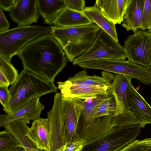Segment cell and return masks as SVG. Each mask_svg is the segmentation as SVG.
Returning a JSON list of instances; mask_svg holds the SVG:
<instances>
[{"label": "cell", "instance_id": "7", "mask_svg": "<svg viewBox=\"0 0 151 151\" xmlns=\"http://www.w3.org/2000/svg\"><path fill=\"white\" fill-rule=\"evenodd\" d=\"M132 79L124 75L115 74L108 90L116 102V111L113 116L115 125H138L129 109L127 99L128 87Z\"/></svg>", "mask_w": 151, "mask_h": 151}, {"label": "cell", "instance_id": "37", "mask_svg": "<svg viewBox=\"0 0 151 151\" xmlns=\"http://www.w3.org/2000/svg\"><path fill=\"white\" fill-rule=\"evenodd\" d=\"M93 98H90L83 100V101L86 103H91L93 101Z\"/></svg>", "mask_w": 151, "mask_h": 151}, {"label": "cell", "instance_id": "28", "mask_svg": "<svg viewBox=\"0 0 151 151\" xmlns=\"http://www.w3.org/2000/svg\"><path fill=\"white\" fill-rule=\"evenodd\" d=\"M119 151H151V138L136 139Z\"/></svg>", "mask_w": 151, "mask_h": 151}, {"label": "cell", "instance_id": "6", "mask_svg": "<svg viewBox=\"0 0 151 151\" xmlns=\"http://www.w3.org/2000/svg\"><path fill=\"white\" fill-rule=\"evenodd\" d=\"M141 128L139 125L115 126L105 136L85 144L81 151H119L136 140Z\"/></svg>", "mask_w": 151, "mask_h": 151}, {"label": "cell", "instance_id": "10", "mask_svg": "<svg viewBox=\"0 0 151 151\" xmlns=\"http://www.w3.org/2000/svg\"><path fill=\"white\" fill-rule=\"evenodd\" d=\"M84 105L83 100L80 99L62 97L61 112L65 144L69 143L77 138V127Z\"/></svg>", "mask_w": 151, "mask_h": 151}, {"label": "cell", "instance_id": "20", "mask_svg": "<svg viewBox=\"0 0 151 151\" xmlns=\"http://www.w3.org/2000/svg\"><path fill=\"white\" fill-rule=\"evenodd\" d=\"M83 12L91 22L117 42H119L115 24L105 17L95 5L86 7Z\"/></svg>", "mask_w": 151, "mask_h": 151}, {"label": "cell", "instance_id": "17", "mask_svg": "<svg viewBox=\"0 0 151 151\" xmlns=\"http://www.w3.org/2000/svg\"><path fill=\"white\" fill-rule=\"evenodd\" d=\"M129 0H96L94 5L101 10L104 16L115 24H120Z\"/></svg>", "mask_w": 151, "mask_h": 151}, {"label": "cell", "instance_id": "29", "mask_svg": "<svg viewBox=\"0 0 151 151\" xmlns=\"http://www.w3.org/2000/svg\"><path fill=\"white\" fill-rule=\"evenodd\" d=\"M151 33V0H145L140 29Z\"/></svg>", "mask_w": 151, "mask_h": 151}, {"label": "cell", "instance_id": "19", "mask_svg": "<svg viewBox=\"0 0 151 151\" xmlns=\"http://www.w3.org/2000/svg\"><path fill=\"white\" fill-rule=\"evenodd\" d=\"M39 13L45 24L50 25L66 8V0H37Z\"/></svg>", "mask_w": 151, "mask_h": 151}, {"label": "cell", "instance_id": "21", "mask_svg": "<svg viewBox=\"0 0 151 151\" xmlns=\"http://www.w3.org/2000/svg\"><path fill=\"white\" fill-rule=\"evenodd\" d=\"M91 21L83 12L76 11L65 8L53 21L54 26L71 27L91 24Z\"/></svg>", "mask_w": 151, "mask_h": 151}, {"label": "cell", "instance_id": "11", "mask_svg": "<svg viewBox=\"0 0 151 151\" xmlns=\"http://www.w3.org/2000/svg\"><path fill=\"white\" fill-rule=\"evenodd\" d=\"M57 83L62 97L78 98L82 100L90 98L94 99L99 95H107L110 87L73 83L68 80Z\"/></svg>", "mask_w": 151, "mask_h": 151}, {"label": "cell", "instance_id": "4", "mask_svg": "<svg viewBox=\"0 0 151 151\" xmlns=\"http://www.w3.org/2000/svg\"><path fill=\"white\" fill-rule=\"evenodd\" d=\"M52 26H18L0 33V55L11 62L28 43L45 34L50 33Z\"/></svg>", "mask_w": 151, "mask_h": 151}, {"label": "cell", "instance_id": "3", "mask_svg": "<svg viewBox=\"0 0 151 151\" xmlns=\"http://www.w3.org/2000/svg\"><path fill=\"white\" fill-rule=\"evenodd\" d=\"M58 88L23 68L9 89L10 99L9 114L14 113L32 100L56 92Z\"/></svg>", "mask_w": 151, "mask_h": 151}, {"label": "cell", "instance_id": "14", "mask_svg": "<svg viewBox=\"0 0 151 151\" xmlns=\"http://www.w3.org/2000/svg\"><path fill=\"white\" fill-rule=\"evenodd\" d=\"M37 2V0H17L9 13L12 20L18 26L37 22L40 16Z\"/></svg>", "mask_w": 151, "mask_h": 151}, {"label": "cell", "instance_id": "13", "mask_svg": "<svg viewBox=\"0 0 151 151\" xmlns=\"http://www.w3.org/2000/svg\"><path fill=\"white\" fill-rule=\"evenodd\" d=\"M127 99L130 111L142 128L151 124V106L133 86L129 85Z\"/></svg>", "mask_w": 151, "mask_h": 151}, {"label": "cell", "instance_id": "35", "mask_svg": "<svg viewBox=\"0 0 151 151\" xmlns=\"http://www.w3.org/2000/svg\"><path fill=\"white\" fill-rule=\"evenodd\" d=\"M6 151H26V150L21 145H20Z\"/></svg>", "mask_w": 151, "mask_h": 151}, {"label": "cell", "instance_id": "1", "mask_svg": "<svg viewBox=\"0 0 151 151\" xmlns=\"http://www.w3.org/2000/svg\"><path fill=\"white\" fill-rule=\"evenodd\" d=\"M17 55L24 69L50 82H54L67 63L65 52L50 33L29 43Z\"/></svg>", "mask_w": 151, "mask_h": 151}, {"label": "cell", "instance_id": "32", "mask_svg": "<svg viewBox=\"0 0 151 151\" xmlns=\"http://www.w3.org/2000/svg\"><path fill=\"white\" fill-rule=\"evenodd\" d=\"M66 8L73 10L83 12L86 7L84 0H66Z\"/></svg>", "mask_w": 151, "mask_h": 151}, {"label": "cell", "instance_id": "24", "mask_svg": "<svg viewBox=\"0 0 151 151\" xmlns=\"http://www.w3.org/2000/svg\"><path fill=\"white\" fill-rule=\"evenodd\" d=\"M116 102L113 96L104 101L94 109L87 120L105 116H113L116 111Z\"/></svg>", "mask_w": 151, "mask_h": 151}, {"label": "cell", "instance_id": "22", "mask_svg": "<svg viewBox=\"0 0 151 151\" xmlns=\"http://www.w3.org/2000/svg\"><path fill=\"white\" fill-rule=\"evenodd\" d=\"M114 75L110 73L103 71L101 76L96 75L90 76L87 74L86 70H82L68 79L75 83H82L92 86H110Z\"/></svg>", "mask_w": 151, "mask_h": 151}, {"label": "cell", "instance_id": "36", "mask_svg": "<svg viewBox=\"0 0 151 151\" xmlns=\"http://www.w3.org/2000/svg\"><path fill=\"white\" fill-rule=\"evenodd\" d=\"M24 148L26 151H46L45 150H40L35 147H24Z\"/></svg>", "mask_w": 151, "mask_h": 151}, {"label": "cell", "instance_id": "33", "mask_svg": "<svg viewBox=\"0 0 151 151\" xmlns=\"http://www.w3.org/2000/svg\"><path fill=\"white\" fill-rule=\"evenodd\" d=\"M17 0H0V9L10 12L15 6Z\"/></svg>", "mask_w": 151, "mask_h": 151}, {"label": "cell", "instance_id": "9", "mask_svg": "<svg viewBox=\"0 0 151 151\" xmlns=\"http://www.w3.org/2000/svg\"><path fill=\"white\" fill-rule=\"evenodd\" d=\"M115 126L113 116L107 115L94 118L90 120L84 119L81 116L77 128V138L90 143L108 134Z\"/></svg>", "mask_w": 151, "mask_h": 151}, {"label": "cell", "instance_id": "5", "mask_svg": "<svg viewBox=\"0 0 151 151\" xmlns=\"http://www.w3.org/2000/svg\"><path fill=\"white\" fill-rule=\"evenodd\" d=\"M127 58L124 47L103 30L98 33L90 48L72 62L74 65L89 61L109 60H123Z\"/></svg>", "mask_w": 151, "mask_h": 151}, {"label": "cell", "instance_id": "34", "mask_svg": "<svg viewBox=\"0 0 151 151\" xmlns=\"http://www.w3.org/2000/svg\"><path fill=\"white\" fill-rule=\"evenodd\" d=\"M10 23L7 19L4 13L0 9V33L9 29Z\"/></svg>", "mask_w": 151, "mask_h": 151}, {"label": "cell", "instance_id": "15", "mask_svg": "<svg viewBox=\"0 0 151 151\" xmlns=\"http://www.w3.org/2000/svg\"><path fill=\"white\" fill-rule=\"evenodd\" d=\"M50 130L48 119L40 117L33 120L31 126L28 128L26 136L37 149L51 151L52 145Z\"/></svg>", "mask_w": 151, "mask_h": 151}, {"label": "cell", "instance_id": "31", "mask_svg": "<svg viewBox=\"0 0 151 151\" xmlns=\"http://www.w3.org/2000/svg\"><path fill=\"white\" fill-rule=\"evenodd\" d=\"M10 96L8 87L0 86V102L3 109L7 114L9 113Z\"/></svg>", "mask_w": 151, "mask_h": 151}, {"label": "cell", "instance_id": "8", "mask_svg": "<svg viewBox=\"0 0 151 151\" xmlns=\"http://www.w3.org/2000/svg\"><path fill=\"white\" fill-rule=\"evenodd\" d=\"M124 47L128 60L146 67L151 66V33L137 31L127 37Z\"/></svg>", "mask_w": 151, "mask_h": 151}, {"label": "cell", "instance_id": "27", "mask_svg": "<svg viewBox=\"0 0 151 151\" xmlns=\"http://www.w3.org/2000/svg\"><path fill=\"white\" fill-rule=\"evenodd\" d=\"M21 145L6 130L0 132V151H6Z\"/></svg>", "mask_w": 151, "mask_h": 151}, {"label": "cell", "instance_id": "2", "mask_svg": "<svg viewBox=\"0 0 151 151\" xmlns=\"http://www.w3.org/2000/svg\"><path fill=\"white\" fill-rule=\"evenodd\" d=\"M101 29L95 24L71 27L52 26L50 34L60 44L71 62L91 46Z\"/></svg>", "mask_w": 151, "mask_h": 151}, {"label": "cell", "instance_id": "23", "mask_svg": "<svg viewBox=\"0 0 151 151\" xmlns=\"http://www.w3.org/2000/svg\"><path fill=\"white\" fill-rule=\"evenodd\" d=\"M27 122L24 119L11 122L4 127L5 130L12 134L23 147H30L32 143L26 136L28 131Z\"/></svg>", "mask_w": 151, "mask_h": 151}, {"label": "cell", "instance_id": "26", "mask_svg": "<svg viewBox=\"0 0 151 151\" xmlns=\"http://www.w3.org/2000/svg\"><path fill=\"white\" fill-rule=\"evenodd\" d=\"M109 91V93L107 95H98L96 98L93 99L91 102L86 103L84 101V108L81 116L84 119L87 120L93 110L99 105L104 101L113 96L112 93Z\"/></svg>", "mask_w": 151, "mask_h": 151}, {"label": "cell", "instance_id": "16", "mask_svg": "<svg viewBox=\"0 0 151 151\" xmlns=\"http://www.w3.org/2000/svg\"><path fill=\"white\" fill-rule=\"evenodd\" d=\"M40 98L32 100L14 113L1 114L0 127H4L11 122L22 119H25L29 124L30 120L40 118L41 111L45 108V106L40 102Z\"/></svg>", "mask_w": 151, "mask_h": 151}, {"label": "cell", "instance_id": "25", "mask_svg": "<svg viewBox=\"0 0 151 151\" xmlns=\"http://www.w3.org/2000/svg\"><path fill=\"white\" fill-rule=\"evenodd\" d=\"M0 73L5 76L11 85L16 81L19 75L18 70L11 63L0 55Z\"/></svg>", "mask_w": 151, "mask_h": 151}, {"label": "cell", "instance_id": "12", "mask_svg": "<svg viewBox=\"0 0 151 151\" xmlns=\"http://www.w3.org/2000/svg\"><path fill=\"white\" fill-rule=\"evenodd\" d=\"M62 96L60 93L54 95L52 108L47 112L52 148L51 151L56 150L65 145L63 124L61 112Z\"/></svg>", "mask_w": 151, "mask_h": 151}, {"label": "cell", "instance_id": "30", "mask_svg": "<svg viewBox=\"0 0 151 151\" xmlns=\"http://www.w3.org/2000/svg\"><path fill=\"white\" fill-rule=\"evenodd\" d=\"M86 142L80 138H77L69 144H65L56 151H81Z\"/></svg>", "mask_w": 151, "mask_h": 151}, {"label": "cell", "instance_id": "18", "mask_svg": "<svg viewBox=\"0 0 151 151\" xmlns=\"http://www.w3.org/2000/svg\"><path fill=\"white\" fill-rule=\"evenodd\" d=\"M145 0H129L122 24L129 31L140 30Z\"/></svg>", "mask_w": 151, "mask_h": 151}]
</instances>
